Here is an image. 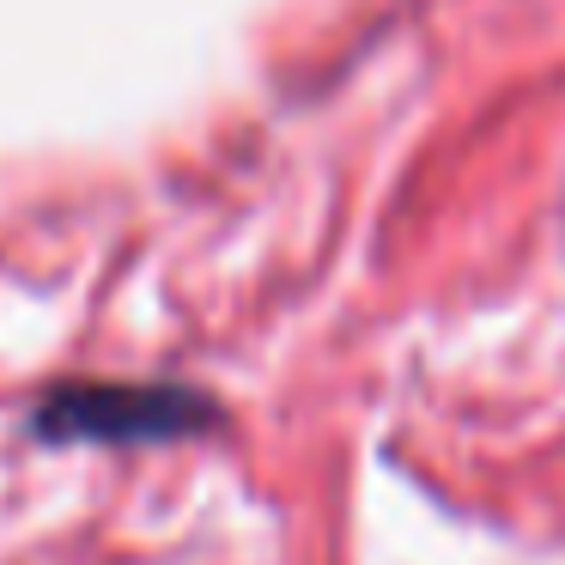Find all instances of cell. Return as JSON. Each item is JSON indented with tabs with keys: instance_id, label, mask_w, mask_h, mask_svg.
Returning <instances> with one entry per match:
<instances>
[{
	"instance_id": "1",
	"label": "cell",
	"mask_w": 565,
	"mask_h": 565,
	"mask_svg": "<svg viewBox=\"0 0 565 565\" xmlns=\"http://www.w3.org/2000/svg\"><path fill=\"white\" fill-rule=\"evenodd\" d=\"M220 426V402L177 383H55L31 407L43 444H171Z\"/></svg>"
}]
</instances>
